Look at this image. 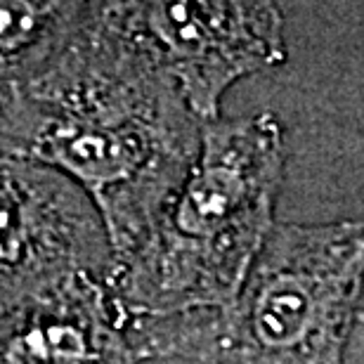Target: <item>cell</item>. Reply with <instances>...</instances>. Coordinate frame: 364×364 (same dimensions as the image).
<instances>
[{"label": "cell", "instance_id": "cell-3", "mask_svg": "<svg viewBox=\"0 0 364 364\" xmlns=\"http://www.w3.org/2000/svg\"><path fill=\"white\" fill-rule=\"evenodd\" d=\"M362 291L364 215L277 223L230 305L130 317V336L140 362L346 364Z\"/></svg>", "mask_w": 364, "mask_h": 364}, {"label": "cell", "instance_id": "cell-5", "mask_svg": "<svg viewBox=\"0 0 364 364\" xmlns=\"http://www.w3.org/2000/svg\"><path fill=\"white\" fill-rule=\"evenodd\" d=\"M83 279H114V253L74 180L0 151V312Z\"/></svg>", "mask_w": 364, "mask_h": 364}, {"label": "cell", "instance_id": "cell-1", "mask_svg": "<svg viewBox=\"0 0 364 364\" xmlns=\"http://www.w3.org/2000/svg\"><path fill=\"white\" fill-rule=\"evenodd\" d=\"M201 126L116 3H81L55 48L0 92V151L55 168L90 196L114 274L180 192Z\"/></svg>", "mask_w": 364, "mask_h": 364}, {"label": "cell", "instance_id": "cell-4", "mask_svg": "<svg viewBox=\"0 0 364 364\" xmlns=\"http://www.w3.org/2000/svg\"><path fill=\"white\" fill-rule=\"evenodd\" d=\"M116 5L128 33L201 123L220 119V102L237 81L287 60L284 12L277 3L151 0Z\"/></svg>", "mask_w": 364, "mask_h": 364}, {"label": "cell", "instance_id": "cell-6", "mask_svg": "<svg viewBox=\"0 0 364 364\" xmlns=\"http://www.w3.org/2000/svg\"><path fill=\"white\" fill-rule=\"evenodd\" d=\"M0 364H140L112 282L83 279L0 312Z\"/></svg>", "mask_w": 364, "mask_h": 364}, {"label": "cell", "instance_id": "cell-2", "mask_svg": "<svg viewBox=\"0 0 364 364\" xmlns=\"http://www.w3.org/2000/svg\"><path fill=\"white\" fill-rule=\"evenodd\" d=\"M287 171L272 112L201 126V149L147 239L114 274L130 317L218 310L237 298L267 235Z\"/></svg>", "mask_w": 364, "mask_h": 364}, {"label": "cell", "instance_id": "cell-7", "mask_svg": "<svg viewBox=\"0 0 364 364\" xmlns=\"http://www.w3.org/2000/svg\"><path fill=\"white\" fill-rule=\"evenodd\" d=\"M81 3L0 0V92L21 81L62 38Z\"/></svg>", "mask_w": 364, "mask_h": 364}]
</instances>
